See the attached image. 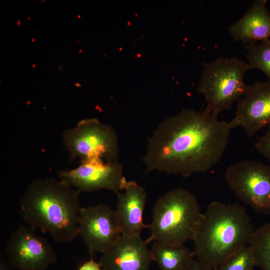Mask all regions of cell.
<instances>
[{
  "label": "cell",
  "mask_w": 270,
  "mask_h": 270,
  "mask_svg": "<svg viewBox=\"0 0 270 270\" xmlns=\"http://www.w3.org/2000/svg\"><path fill=\"white\" fill-rule=\"evenodd\" d=\"M0 270H8L5 264L2 261L0 264Z\"/></svg>",
  "instance_id": "cell-22"
},
{
  "label": "cell",
  "mask_w": 270,
  "mask_h": 270,
  "mask_svg": "<svg viewBox=\"0 0 270 270\" xmlns=\"http://www.w3.org/2000/svg\"><path fill=\"white\" fill-rule=\"evenodd\" d=\"M62 140L72 160L118 161V138L116 131L110 125L96 118L82 120L74 128L64 130Z\"/></svg>",
  "instance_id": "cell-6"
},
{
  "label": "cell",
  "mask_w": 270,
  "mask_h": 270,
  "mask_svg": "<svg viewBox=\"0 0 270 270\" xmlns=\"http://www.w3.org/2000/svg\"><path fill=\"white\" fill-rule=\"evenodd\" d=\"M198 90L206 102V110L217 115L230 110L244 95V76L248 70L246 62L236 57L221 56L203 63Z\"/></svg>",
  "instance_id": "cell-5"
},
{
  "label": "cell",
  "mask_w": 270,
  "mask_h": 270,
  "mask_svg": "<svg viewBox=\"0 0 270 270\" xmlns=\"http://www.w3.org/2000/svg\"><path fill=\"white\" fill-rule=\"evenodd\" d=\"M187 270H207L196 260L194 259Z\"/></svg>",
  "instance_id": "cell-21"
},
{
  "label": "cell",
  "mask_w": 270,
  "mask_h": 270,
  "mask_svg": "<svg viewBox=\"0 0 270 270\" xmlns=\"http://www.w3.org/2000/svg\"><path fill=\"white\" fill-rule=\"evenodd\" d=\"M248 70L256 68L264 72L270 82V38L255 44H246Z\"/></svg>",
  "instance_id": "cell-17"
},
{
  "label": "cell",
  "mask_w": 270,
  "mask_h": 270,
  "mask_svg": "<svg viewBox=\"0 0 270 270\" xmlns=\"http://www.w3.org/2000/svg\"><path fill=\"white\" fill-rule=\"evenodd\" d=\"M225 180L235 196L257 212L270 216V164L245 160L229 166Z\"/></svg>",
  "instance_id": "cell-7"
},
{
  "label": "cell",
  "mask_w": 270,
  "mask_h": 270,
  "mask_svg": "<svg viewBox=\"0 0 270 270\" xmlns=\"http://www.w3.org/2000/svg\"><path fill=\"white\" fill-rule=\"evenodd\" d=\"M58 177L80 192L106 190L116 195L128 182L121 164L101 160L80 162L74 168L60 170Z\"/></svg>",
  "instance_id": "cell-9"
},
{
  "label": "cell",
  "mask_w": 270,
  "mask_h": 270,
  "mask_svg": "<svg viewBox=\"0 0 270 270\" xmlns=\"http://www.w3.org/2000/svg\"></svg>",
  "instance_id": "cell-24"
},
{
  "label": "cell",
  "mask_w": 270,
  "mask_h": 270,
  "mask_svg": "<svg viewBox=\"0 0 270 270\" xmlns=\"http://www.w3.org/2000/svg\"><path fill=\"white\" fill-rule=\"evenodd\" d=\"M78 270H103L99 262H96L93 258L82 263Z\"/></svg>",
  "instance_id": "cell-20"
},
{
  "label": "cell",
  "mask_w": 270,
  "mask_h": 270,
  "mask_svg": "<svg viewBox=\"0 0 270 270\" xmlns=\"http://www.w3.org/2000/svg\"><path fill=\"white\" fill-rule=\"evenodd\" d=\"M10 265L18 270H47L58 260L50 243L27 224H20L5 244Z\"/></svg>",
  "instance_id": "cell-8"
},
{
  "label": "cell",
  "mask_w": 270,
  "mask_h": 270,
  "mask_svg": "<svg viewBox=\"0 0 270 270\" xmlns=\"http://www.w3.org/2000/svg\"><path fill=\"white\" fill-rule=\"evenodd\" d=\"M80 194L59 178L36 180L20 200V216L27 225L48 234L56 243L70 242L78 236Z\"/></svg>",
  "instance_id": "cell-2"
},
{
  "label": "cell",
  "mask_w": 270,
  "mask_h": 270,
  "mask_svg": "<svg viewBox=\"0 0 270 270\" xmlns=\"http://www.w3.org/2000/svg\"><path fill=\"white\" fill-rule=\"evenodd\" d=\"M117 196L115 210L122 236L140 235L148 228L144 222V212L148 194L145 188L134 180L128 181L124 190Z\"/></svg>",
  "instance_id": "cell-13"
},
{
  "label": "cell",
  "mask_w": 270,
  "mask_h": 270,
  "mask_svg": "<svg viewBox=\"0 0 270 270\" xmlns=\"http://www.w3.org/2000/svg\"><path fill=\"white\" fill-rule=\"evenodd\" d=\"M244 96L238 101L234 116L228 124L231 129L241 127L252 136L270 124V82L256 81L247 86Z\"/></svg>",
  "instance_id": "cell-11"
},
{
  "label": "cell",
  "mask_w": 270,
  "mask_h": 270,
  "mask_svg": "<svg viewBox=\"0 0 270 270\" xmlns=\"http://www.w3.org/2000/svg\"><path fill=\"white\" fill-rule=\"evenodd\" d=\"M78 229L91 258L104 253L122 235L115 210L105 204L82 207Z\"/></svg>",
  "instance_id": "cell-10"
},
{
  "label": "cell",
  "mask_w": 270,
  "mask_h": 270,
  "mask_svg": "<svg viewBox=\"0 0 270 270\" xmlns=\"http://www.w3.org/2000/svg\"><path fill=\"white\" fill-rule=\"evenodd\" d=\"M150 250L160 270H187L194 259V252L184 244L154 242Z\"/></svg>",
  "instance_id": "cell-15"
},
{
  "label": "cell",
  "mask_w": 270,
  "mask_h": 270,
  "mask_svg": "<svg viewBox=\"0 0 270 270\" xmlns=\"http://www.w3.org/2000/svg\"><path fill=\"white\" fill-rule=\"evenodd\" d=\"M255 260V266L270 270V222L254 230L250 244Z\"/></svg>",
  "instance_id": "cell-16"
},
{
  "label": "cell",
  "mask_w": 270,
  "mask_h": 270,
  "mask_svg": "<svg viewBox=\"0 0 270 270\" xmlns=\"http://www.w3.org/2000/svg\"><path fill=\"white\" fill-rule=\"evenodd\" d=\"M148 244L140 234L122 235L102 254L98 262L103 270H149L152 261Z\"/></svg>",
  "instance_id": "cell-12"
},
{
  "label": "cell",
  "mask_w": 270,
  "mask_h": 270,
  "mask_svg": "<svg viewBox=\"0 0 270 270\" xmlns=\"http://www.w3.org/2000/svg\"></svg>",
  "instance_id": "cell-23"
},
{
  "label": "cell",
  "mask_w": 270,
  "mask_h": 270,
  "mask_svg": "<svg viewBox=\"0 0 270 270\" xmlns=\"http://www.w3.org/2000/svg\"><path fill=\"white\" fill-rule=\"evenodd\" d=\"M254 146L258 152L270 162V124L265 134L258 138Z\"/></svg>",
  "instance_id": "cell-19"
},
{
  "label": "cell",
  "mask_w": 270,
  "mask_h": 270,
  "mask_svg": "<svg viewBox=\"0 0 270 270\" xmlns=\"http://www.w3.org/2000/svg\"><path fill=\"white\" fill-rule=\"evenodd\" d=\"M231 130L205 109H184L161 122L148 138L142 158L146 172L187 177L208 172L222 157Z\"/></svg>",
  "instance_id": "cell-1"
},
{
  "label": "cell",
  "mask_w": 270,
  "mask_h": 270,
  "mask_svg": "<svg viewBox=\"0 0 270 270\" xmlns=\"http://www.w3.org/2000/svg\"><path fill=\"white\" fill-rule=\"evenodd\" d=\"M266 4V0L254 1L246 14L228 28L234 41L246 45L270 38V12Z\"/></svg>",
  "instance_id": "cell-14"
},
{
  "label": "cell",
  "mask_w": 270,
  "mask_h": 270,
  "mask_svg": "<svg viewBox=\"0 0 270 270\" xmlns=\"http://www.w3.org/2000/svg\"><path fill=\"white\" fill-rule=\"evenodd\" d=\"M148 244L160 242L184 244L192 240L202 212L196 196L177 188L161 196L152 208Z\"/></svg>",
  "instance_id": "cell-4"
},
{
  "label": "cell",
  "mask_w": 270,
  "mask_h": 270,
  "mask_svg": "<svg viewBox=\"0 0 270 270\" xmlns=\"http://www.w3.org/2000/svg\"><path fill=\"white\" fill-rule=\"evenodd\" d=\"M254 230L242 206L212 202L202 214L192 239L194 256L207 270H214L249 246Z\"/></svg>",
  "instance_id": "cell-3"
},
{
  "label": "cell",
  "mask_w": 270,
  "mask_h": 270,
  "mask_svg": "<svg viewBox=\"0 0 270 270\" xmlns=\"http://www.w3.org/2000/svg\"><path fill=\"white\" fill-rule=\"evenodd\" d=\"M255 266V260L250 246L240 249L223 263L216 270H252Z\"/></svg>",
  "instance_id": "cell-18"
}]
</instances>
